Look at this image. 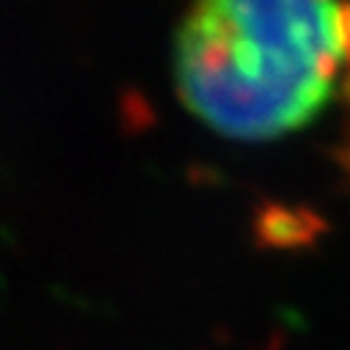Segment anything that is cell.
Segmentation results:
<instances>
[{
	"label": "cell",
	"mask_w": 350,
	"mask_h": 350,
	"mask_svg": "<svg viewBox=\"0 0 350 350\" xmlns=\"http://www.w3.org/2000/svg\"><path fill=\"white\" fill-rule=\"evenodd\" d=\"M350 58V9L298 0H207L174 36V80L188 111L237 141L309 124Z\"/></svg>",
	"instance_id": "obj_1"
}]
</instances>
